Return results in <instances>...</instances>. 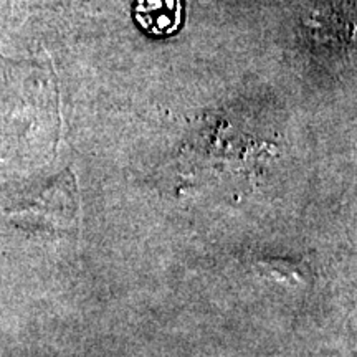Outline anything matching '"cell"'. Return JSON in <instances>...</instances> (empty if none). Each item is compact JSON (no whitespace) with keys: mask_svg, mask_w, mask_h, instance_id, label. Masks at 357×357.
I'll return each instance as SVG.
<instances>
[{"mask_svg":"<svg viewBox=\"0 0 357 357\" xmlns=\"http://www.w3.org/2000/svg\"><path fill=\"white\" fill-rule=\"evenodd\" d=\"M132 15L146 33L169 37L184 20V0H134Z\"/></svg>","mask_w":357,"mask_h":357,"instance_id":"7a4b0ae2","label":"cell"},{"mask_svg":"<svg viewBox=\"0 0 357 357\" xmlns=\"http://www.w3.org/2000/svg\"><path fill=\"white\" fill-rule=\"evenodd\" d=\"M10 220L29 234L73 235L79 227V195L71 171L53 178L37 194L8 212Z\"/></svg>","mask_w":357,"mask_h":357,"instance_id":"6da1fadb","label":"cell"},{"mask_svg":"<svg viewBox=\"0 0 357 357\" xmlns=\"http://www.w3.org/2000/svg\"><path fill=\"white\" fill-rule=\"evenodd\" d=\"M257 268H260L261 273L270 276V278L291 281V283H301L305 280L303 265H300V263L288 260H268L257 263Z\"/></svg>","mask_w":357,"mask_h":357,"instance_id":"3957f363","label":"cell"}]
</instances>
